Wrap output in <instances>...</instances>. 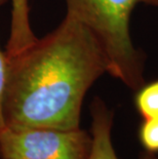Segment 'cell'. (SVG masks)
<instances>
[{"label":"cell","instance_id":"1","mask_svg":"<svg viewBox=\"0 0 158 159\" xmlns=\"http://www.w3.org/2000/svg\"><path fill=\"white\" fill-rule=\"evenodd\" d=\"M6 59L3 116L9 128L77 129L86 93L107 73L95 36L69 16L53 31Z\"/></svg>","mask_w":158,"mask_h":159},{"label":"cell","instance_id":"2","mask_svg":"<svg viewBox=\"0 0 158 159\" xmlns=\"http://www.w3.org/2000/svg\"><path fill=\"white\" fill-rule=\"evenodd\" d=\"M66 16L76 20L102 48L107 73L133 90L145 83V55L133 45L130 16L142 0H65Z\"/></svg>","mask_w":158,"mask_h":159},{"label":"cell","instance_id":"3","mask_svg":"<svg viewBox=\"0 0 158 159\" xmlns=\"http://www.w3.org/2000/svg\"><path fill=\"white\" fill-rule=\"evenodd\" d=\"M92 134L86 130L9 128L0 134L2 159H89Z\"/></svg>","mask_w":158,"mask_h":159},{"label":"cell","instance_id":"4","mask_svg":"<svg viewBox=\"0 0 158 159\" xmlns=\"http://www.w3.org/2000/svg\"><path fill=\"white\" fill-rule=\"evenodd\" d=\"M90 116L93 144L89 159H119L112 144L114 112L101 98L96 97L90 104ZM139 159H158V157L157 154L144 151Z\"/></svg>","mask_w":158,"mask_h":159},{"label":"cell","instance_id":"5","mask_svg":"<svg viewBox=\"0 0 158 159\" xmlns=\"http://www.w3.org/2000/svg\"><path fill=\"white\" fill-rule=\"evenodd\" d=\"M11 19L5 49L6 57H13L37 39L30 22L29 0H11Z\"/></svg>","mask_w":158,"mask_h":159},{"label":"cell","instance_id":"6","mask_svg":"<svg viewBox=\"0 0 158 159\" xmlns=\"http://www.w3.org/2000/svg\"><path fill=\"white\" fill-rule=\"evenodd\" d=\"M133 97V105L143 119L158 118V78L145 82L138 89Z\"/></svg>","mask_w":158,"mask_h":159},{"label":"cell","instance_id":"7","mask_svg":"<svg viewBox=\"0 0 158 159\" xmlns=\"http://www.w3.org/2000/svg\"><path fill=\"white\" fill-rule=\"evenodd\" d=\"M138 139L144 151L158 154V118L143 119L138 128Z\"/></svg>","mask_w":158,"mask_h":159},{"label":"cell","instance_id":"8","mask_svg":"<svg viewBox=\"0 0 158 159\" xmlns=\"http://www.w3.org/2000/svg\"><path fill=\"white\" fill-rule=\"evenodd\" d=\"M6 0H0V6ZM6 80H7V59L5 52L0 50V134L5 128L4 116H3V104H4Z\"/></svg>","mask_w":158,"mask_h":159},{"label":"cell","instance_id":"9","mask_svg":"<svg viewBox=\"0 0 158 159\" xmlns=\"http://www.w3.org/2000/svg\"><path fill=\"white\" fill-rule=\"evenodd\" d=\"M142 3H145L150 6H156L158 7V0H142Z\"/></svg>","mask_w":158,"mask_h":159}]
</instances>
